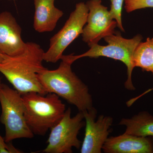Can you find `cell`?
I'll list each match as a JSON object with an SVG mask.
<instances>
[{"label": "cell", "instance_id": "cell-1", "mask_svg": "<svg viewBox=\"0 0 153 153\" xmlns=\"http://www.w3.org/2000/svg\"><path fill=\"white\" fill-rule=\"evenodd\" d=\"M44 51L40 45L27 42L25 50L16 55L4 54L0 62V72L21 94L37 92L47 94L38 79V74L46 68L42 64Z\"/></svg>", "mask_w": 153, "mask_h": 153}, {"label": "cell", "instance_id": "cell-2", "mask_svg": "<svg viewBox=\"0 0 153 153\" xmlns=\"http://www.w3.org/2000/svg\"><path fill=\"white\" fill-rule=\"evenodd\" d=\"M59 67L55 70L47 68L38 73V79L44 90L62 97L79 111L89 110L93 107L89 89L71 69L74 63L70 55H63Z\"/></svg>", "mask_w": 153, "mask_h": 153}, {"label": "cell", "instance_id": "cell-3", "mask_svg": "<svg viewBox=\"0 0 153 153\" xmlns=\"http://www.w3.org/2000/svg\"><path fill=\"white\" fill-rule=\"evenodd\" d=\"M27 124L33 133L44 136L63 117L66 105L54 93L37 92L22 94Z\"/></svg>", "mask_w": 153, "mask_h": 153}, {"label": "cell", "instance_id": "cell-4", "mask_svg": "<svg viewBox=\"0 0 153 153\" xmlns=\"http://www.w3.org/2000/svg\"><path fill=\"white\" fill-rule=\"evenodd\" d=\"M1 122L5 128V141L16 139L32 138L34 134L27 124L22 94L8 85L2 83L0 78Z\"/></svg>", "mask_w": 153, "mask_h": 153}, {"label": "cell", "instance_id": "cell-5", "mask_svg": "<svg viewBox=\"0 0 153 153\" xmlns=\"http://www.w3.org/2000/svg\"><path fill=\"white\" fill-rule=\"evenodd\" d=\"M104 39L108 43L107 45L100 46L98 44H95L91 47L88 51L81 55H70L71 59L74 62L83 57H105L120 60L124 63L127 68L128 77L125 83V87L128 90H135L132 81V73L134 68L132 57L137 46L142 40V36L137 35L131 39H126L118 33L107 36Z\"/></svg>", "mask_w": 153, "mask_h": 153}, {"label": "cell", "instance_id": "cell-6", "mask_svg": "<svg viewBox=\"0 0 153 153\" xmlns=\"http://www.w3.org/2000/svg\"><path fill=\"white\" fill-rule=\"evenodd\" d=\"M83 112L79 111L71 117V108L66 110L60 121L50 129L48 145L42 152L71 153L73 148L79 149L82 143L77 136L85 126Z\"/></svg>", "mask_w": 153, "mask_h": 153}, {"label": "cell", "instance_id": "cell-7", "mask_svg": "<svg viewBox=\"0 0 153 153\" xmlns=\"http://www.w3.org/2000/svg\"><path fill=\"white\" fill-rule=\"evenodd\" d=\"M88 13L86 4L83 2L76 4L75 10L63 27L50 39L49 49L44 52V61L56 63L60 60L66 48L82 34Z\"/></svg>", "mask_w": 153, "mask_h": 153}, {"label": "cell", "instance_id": "cell-8", "mask_svg": "<svg viewBox=\"0 0 153 153\" xmlns=\"http://www.w3.org/2000/svg\"><path fill=\"white\" fill-rule=\"evenodd\" d=\"M88 9L87 25L82 34V40L89 47L98 44L102 38L114 34L117 22L113 19L107 7L102 5L101 0H90L86 3Z\"/></svg>", "mask_w": 153, "mask_h": 153}, {"label": "cell", "instance_id": "cell-9", "mask_svg": "<svg viewBox=\"0 0 153 153\" xmlns=\"http://www.w3.org/2000/svg\"><path fill=\"white\" fill-rule=\"evenodd\" d=\"M85 120V132L81 145V153H101L102 147L109 135L113 119L101 115L97 120V110L94 107L83 111Z\"/></svg>", "mask_w": 153, "mask_h": 153}, {"label": "cell", "instance_id": "cell-10", "mask_svg": "<svg viewBox=\"0 0 153 153\" xmlns=\"http://www.w3.org/2000/svg\"><path fill=\"white\" fill-rule=\"evenodd\" d=\"M26 44L15 17L7 11L0 13V50L7 55H19L24 51Z\"/></svg>", "mask_w": 153, "mask_h": 153}, {"label": "cell", "instance_id": "cell-11", "mask_svg": "<svg viewBox=\"0 0 153 153\" xmlns=\"http://www.w3.org/2000/svg\"><path fill=\"white\" fill-rule=\"evenodd\" d=\"M105 153H153V137L124 133L108 138L102 148Z\"/></svg>", "mask_w": 153, "mask_h": 153}, {"label": "cell", "instance_id": "cell-12", "mask_svg": "<svg viewBox=\"0 0 153 153\" xmlns=\"http://www.w3.org/2000/svg\"><path fill=\"white\" fill-rule=\"evenodd\" d=\"M55 0H34L35 13L33 27L39 33L52 32L63 12L55 7Z\"/></svg>", "mask_w": 153, "mask_h": 153}, {"label": "cell", "instance_id": "cell-13", "mask_svg": "<svg viewBox=\"0 0 153 153\" xmlns=\"http://www.w3.org/2000/svg\"><path fill=\"white\" fill-rule=\"evenodd\" d=\"M119 125L125 126V133L153 137V116L146 111H142L131 118H122Z\"/></svg>", "mask_w": 153, "mask_h": 153}, {"label": "cell", "instance_id": "cell-14", "mask_svg": "<svg viewBox=\"0 0 153 153\" xmlns=\"http://www.w3.org/2000/svg\"><path fill=\"white\" fill-rule=\"evenodd\" d=\"M132 62L134 67H140L153 74V38L140 42L134 52Z\"/></svg>", "mask_w": 153, "mask_h": 153}, {"label": "cell", "instance_id": "cell-15", "mask_svg": "<svg viewBox=\"0 0 153 153\" xmlns=\"http://www.w3.org/2000/svg\"><path fill=\"white\" fill-rule=\"evenodd\" d=\"M111 2L109 12L112 19L117 22V27L123 32L124 31L122 21V11L125 0H110Z\"/></svg>", "mask_w": 153, "mask_h": 153}, {"label": "cell", "instance_id": "cell-16", "mask_svg": "<svg viewBox=\"0 0 153 153\" xmlns=\"http://www.w3.org/2000/svg\"><path fill=\"white\" fill-rule=\"evenodd\" d=\"M125 8L128 13L139 9L153 8V0H125Z\"/></svg>", "mask_w": 153, "mask_h": 153}, {"label": "cell", "instance_id": "cell-17", "mask_svg": "<svg viewBox=\"0 0 153 153\" xmlns=\"http://www.w3.org/2000/svg\"><path fill=\"white\" fill-rule=\"evenodd\" d=\"M4 139L0 135V153H22L13 145L7 144Z\"/></svg>", "mask_w": 153, "mask_h": 153}, {"label": "cell", "instance_id": "cell-18", "mask_svg": "<svg viewBox=\"0 0 153 153\" xmlns=\"http://www.w3.org/2000/svg\"><path fill=\"white\" fill-rule=\"evenodd\" d=\"M4 53L0 50V62H1L3 60V55H4Z\"/></svg>", "mask_w": 153, "mask_h": 153}, {"label": "cell", "instance_id": "cell-19", "mask_svg": "<svg viewBox=\"0 0 153 153\" xmlns=\"http://www.w3.org/2000/svg\"><path fill=\"white\" fill-rule=\"evenodd\" d=\"M153 90V88H151V89H149L150 91H151Z\"/></svg>", "mask_w": 153, "mask_h": 153}, {"label": "cell", "instance_id": "cell-20", "mask_svg": "<svg viewBox=\"0 0 153 153\" xmlns=\"http://www.w3.org/2000/svg\"><path fill=\"white\" fill-rule=\"evenodd\" d=\"M0 1H1V0H0Z\"/></svg>", "mask_w": 153, "mask_h": 153}]
</instances>
